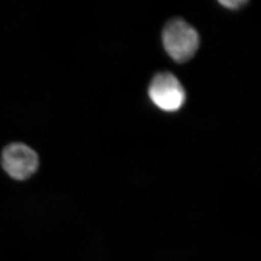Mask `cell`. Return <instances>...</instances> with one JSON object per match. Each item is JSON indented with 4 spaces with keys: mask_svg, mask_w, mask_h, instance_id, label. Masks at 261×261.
<instances>
[{
    "mask_svg": "<svg viewBox=\"0 0 261 261\" xmlns=\"http://www.w3.org/2000/svg\"><path fill=\"white\" fill-rule=\"evenodd\" d=\"M148 93L158 109L170 113L179 110L186 100L182 84L174 74L168 72L159 73L154 76Z\"/></svg>",
    "mask_w": 261,
    "mask_h": 261,
    "instance_id": "3957f363",
    "label": "cell"
},
{
    "mask_svg": "<svg viewBox=\"0 0 261 261\" xmlns=\"http://www.w3.org/2000/svg\"><path fill=\"white\" fill-rule=\"evenodd\" d=\"M163 42L166 52L174 61L185 63L195 55L200 45V37L192 25L180 18H175L166 24Z\"/></svg>",
    "mask_w": 261,
    "mask_h": 261,
    "instance_id": "6da1fadb",
    "label": "cell"
},
{
    "mask_svg": "<svg viewBox=\"0 0 261 261\" xmlns=\"http://www.w3.org/2000/svg\"><path fill=\"white\" fill-rule=\"evenodd\" d=\"M219 3L220 5H222L223 7L232 10H239L248 4L245 0H233V1L226 0V1H219Z\"/></svg>",
    "mask_w": 261,
    "mask_h": 261,
    "instance_id": "277c9868",
    "label": "cell"
},
{
    "mask_svg": "<svg viewBox=\"0 0 261 261\" xmlns=\"http://www.w3.org/2000/svg\"><path fill=\"white\" fill-rule=\"evenodd\" d=\"M39 155L22 142L8 144L1 153V166L5 173L16 181L29 179L39 168Z\"/></svg>",
    "mask_w": 261,
    "mask_h": 261,
    "instance_id": "7a4b0ae2",
    "label": "cell"
}]
</instances>
